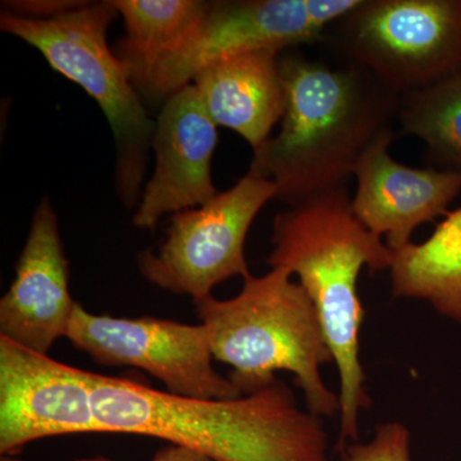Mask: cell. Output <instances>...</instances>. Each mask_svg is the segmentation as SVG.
<instances>
[{
	"mask_svg": "<svg viewBox=\"0 0 461 461\" xmlns=\"http://www.w3.org/2000/svg\"><path fill=\"white\" fill-rule=\"evenodd\" d=\"M329 30L339 62L400 96L461 74V0H362Z\"/></svg>",
	"mask_w": 461,
	"mask_h": 461,
	"instance_id": "6",
	"label": "cell"
},
{
	"mask_svg": "<svg viewBox=\"0 0 461 461\" xmlns=\"http://www.w3.org/2000/svg\"><path fill=\"white\" fill-rule=\"evenodd\" d=\"M0 461H23L17 459L16 456H9V455H2V459ZM77 461H113L111 459H107V457L103 456H96V457H91V459H81Z\"/></svg>",
	"mask_w": 461,
	"mask_h": 461,
	"instance_id": "20",
	"label": "cell"
},
{
	"mask_svg": "<svg viewBox=\"0 0 461 461\" xmlns=\"http://www.w3.org/2000/svg\"><path fill=\"white\" fill-rule=\"evenodd\" d=\"M89 371L0 336V453L50 437L96 433Z\"/></svg>",
	"mask_w": 461,
	"mask_h": 461,
	"instance_id": "10",
	"label": "cell"
},
{
	"mask_svg": "<svg viewBox=\"0 0 461 461\" xmlns=\"http://www.w3.org/2000/svg\"><path fill=\"white\" fill-rule=\"evenodd\" d=\"M291 277L280 268L260 277L250 273L232 299L211 296L194 304L214 359L232 368L229 378L241 395L268 386L276 373L286 371L309 411L333 417L341 411V400L321 373V366L333 363L332 351L313 302Z\"/></svg>",
	"mask_w": 461,
	"mask_h": 461,
	"instance_id": "4",
	"label": "cell"
},
{
	"mask_svg": "<svg viewBox=\"0 0 461 461\" xmlns=\"http://www.w3.org/2000/svg\"><path fill=\"white\" fill-rule=\"evenodd\" d=\"M268 264L299 277L311 297L339 375L338 450L359 437V414L371 406L360 362L363 267L390 269L393 251L354 214L346 187L327 191L276 215Z\"/></svg>",
	"mask_w": 461,
	"mask_h": 461,
	"instance_id": "3",
	"label": "cell"
},
{
	"mask_svg": "<svg viewBox=\"0 0 461 461\" xmlns=\"http://www.w3.org/2000/svg\"><path fill=\"white\" fill-rule=\"evenodd\" d=\"M280 131L253 150L250 175L272 181L288 206L345 187L366 151L393 132L400 95L360 67L280 57Z\"/></svg>",
	"mask_w": 461,
	"mask_h": 461,
	"instance_id": "1",
	"label": "cell"
},
{
	"mask_svg": "<svg viewBox=\"0 0 461 461\" xmlns=\"http://www.w3.org/2000/svg\"><path fill=\"white\" fill-rule=\"evenodd\" d=\"M362 0H239L209 2L204 16L184 41L154 66L139 94L151 102L193 83L205 67L256 50L282 53L313 44Z\"/></svg>",
	"mask_w": 461,
	"mask_h": 461,
	"instance_id": "7",
	"label": "cell"
},
{
	"mask_svg": "<svg viewBox=\"0 0 461 461\" xmlns=\"http://www.w3.org/2000/svg\"><path fill=\"white\" fill-rule=\"evenodd\" d=\"M77 303L69 293V263L50 200L32 215L11 287L0 300V336L48 354L66 338Z\"/></svg>",
	"mask_w": 461,
	"mask_h": 461,
	"instance_id": "12",
	"label": "cell"
},
{
	"mask_svg": "<svg viewBox=\"0 0 461 461\" xmlns=\"http://www.w3.org/2000/svg\"><path fill=\"white\" fill-rule=\"evenodd\" d=\"M122 16L126 36L120 57L133 86H140L154 66L168 56L204 16L200 0H112Z\"/></svg>",
	"mask_w": 461,
	"mask_h": 461,
	"instance_id": "16",
	"label": "cell"
},
{
	"mask_svg": "<svg viewBox=\"0 0 461 461\" xmlns=\"http://www.w3.org/2000/svg\"><path fill=\"white\" fill-rule=\"evenodd\" d=\"M393 253V296L426 300L461 323V208L446 214L429 239Z\"/></svg>",
	"mask_w": 461,
	"mask_h": 461,
	"instance_id": "15",
	"label": "cell"
},
{
	"mask_svg": "<svg viewBox=\"0 0 461 461\" xmlns=\"http://www.w3.org/2000/svg\"><path fill=\"white\" fill-rule=\"evenodd\" d=\"M393 139V132L382 136L357 163L351 208L366 229L397 251L411 244L420 224L447 214L461 191V172L402 165L388 153Z\"/></svg>",
	"mask_w": 461,
	"mask_h": 461,
	"instance_id": "13",
	"label": "cell"
},
{
	"mask_svg": "<svg viewBox=\"0 0 461 461\" xmlns=\"http://www.w3.org/2000/svg\"><path fill=\"white\" fill-rule=\"evenodd\" d=\"M281 53L256 50L223 58L193 84L217 126L239 133L253 150L271 138L285 112Z\"/></svg>",
	"mask_w": 461,
	"mask_h": 461,
	"instance_id": "14",
	"label": "cell"
},
{
	"mask_svg": "<svg viewBox=\"0 0 461 461\" xmlns=\"http://www.w3.org/2000/svg\"><path fill=\"white\" fill-rule=\"evenodd\" d=\"M150 461H217L213 457L186 446L169 444L158 450Z\"/></svg>",
	"mask_w": 461,
	"mask_h": 461,
	"instance_id": "19",
	"label": "cell"
},
{
	"mask_svg": "<svg viewBox=\"0 0 461 461\" xmlns=\"http://www.w3.org/2000/svg\"><path fill=\"white\" fill-rule=\"evenodd\" d=\"M277 198L272 181L247 173L206 204L173 214L165 241L136 256L139 272L154 286L208 299L229 278L250 275L245 241L264 205Z\"/></svg>",
	"mask_w": 461,
	"mask_h": 461,
	"instance_id": "8",
	"label": "cell"
},
{
	"mask_svg": "<svg viewBox=\"0 0 461 461\" xmlns=\"http://www.w3.org/2000/svg\"><path fill=\"white\" fill-rule=\"evenodd\" d=\"M217 127L193 84L163 102L151 141L156 166L132 217L138 229L154 230L166 214L204 205L217 196L212 177Z\"/></svg>",
	"mask_w": 461,
	"mask_h": 461,
	"instance_id": "11",
	"label": "cell"
},
{
	"mask_svg": "<svg viewBox=\"0 0 461 461\" xmlns=\"http://www.w3.org/2000/svg\"><path fill=\"white\" fill-rule=\"evenodd\" d=\"M96 433L165 439L217 461H330L321 417L281 379L229 400L190 399L89 371Z\"/></svg>",
	"mask_w": 461,
	"mask_h": 461,
	"instance_id": "2",
	"label": "cell"
},
{
	"mask_svg": "<svg viewBox=\"0 0 461 461\" xmlns=\"http://www.w3.org/2000/svg\"><path fill=\"white\" fill-rule=\"evenodd\" d=\"M66 339L102 366L142 369L159 379L172 395L203 400L242 396L229 377L215 371L202 323L114 318L90 313L77 303Z\"/></svg>",
	"mask_w": 461,
	"mask_h": 461,
	"instance_id": "9",
	"label": "cell"
},
{
	"mask_svg": "<svg viewBox=\"0 0 461 461\" xmlns=\"http://www.w3.org/2000/svg\"><path fill=\"white\" fill-rule=\"evenodd\" d=\"M117 16L112 0H75L71 7L48 18L3 9L0 29L39 50L54 71L98 103L114 138L115 189L121 202L131 209L144 190L156 121L149 118L123 60L109 48V25Z\"/></svg>",
	"mask_w": 461,
	"mask_h": 461,
	"instance_id": "5",
	"label": "cell"
},
{
	"mask_svg": "<svg viewBox=\"0 0 461 461\" xmlns=\"http://www.w3.org/2000/svg\"><path fill=\"white\" fill-rule=\"evenodd\" d=\"M397 118L402 133L426 144L433 163L461 172V74L403 94Z\"/></svg>",
	"mask_w": 461,
	"mask_h": 461,
	"instance_id": "17",
	"label": "cell"
},
{
	"mask_svg": "<svg viewBox=\"0 0 461 461\" xmlns=\"http://www.w3.org/2000/svg\"><path fill=\"white\" fill-rule=\"evenodd\" d=\"M339 453L342 461H411V432L399 421L381 424L369 441L348 445Z\"/></svg>",
	"mask_w": 461,
	"mask_h": 461,
	"instance_id": "18",
	"label": "cell"
}]
</instances>
